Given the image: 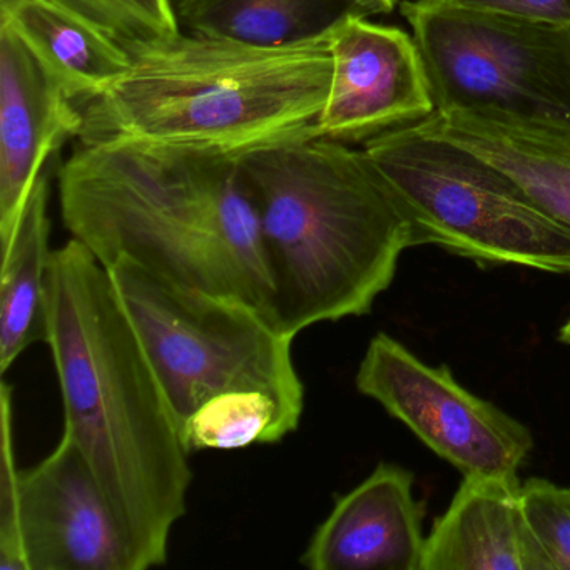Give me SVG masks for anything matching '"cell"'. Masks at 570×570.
<instances>
[{
    "instance_id": "6da1fadb",
    "label": "cell",
    "mask_w": 570,
    "mask_h": 570,
    "mask_svg": "<svg viewBox=\"0 0 570 570\" xmlns=\"http://www.w3.org/2000/svg\"><path fill=\"white\" fill-rule=\"evenodd\" d=\"M65 433L95 472L136 570L165 566L193 472L178 420L108 269L78 239L52 252L46 340Z\"/></svg>"
},
{
    "instance_id": "7a4b0ae2",
    "label": "cell",
    "mask_w": 570,
    "mask_h": 570,
    "mask_svg": "<svg viewBox=\"0 0 570 570\" xmlns=\"http://www.w3.org/2000/svg\"><path fill=\"white\" fill-rule=\"evenodd\" d=\"M58 179L66 229L105 268L125 256L179 285L242 299L275 322V288L242 156L76 145Z\"/></svg>"
},
{
    "instance_id": "3957f363",
    "label": "cell",
    "mask_w": 570,
    "mask_h": 570,
    "mask_svg": "<svg viewBox=\"0 0 570 570\" xmlns=\"http://www.w3.org/2000/svg\"><path fill=\"white\" fill-rule=\"evenodd\" d=\"M275 288V322L295 336L372 312L413 248L409 223L365 149L303 138L242 158Z\"/></svg>"
},
{
    "instance_id": "277c9868",
    "label": "cell",
    "mask_w": 570,
    "mask_h": 570,
    "mask_svg": "<svg viewBox=\"0 0 570 570\" xmlns=\"http://www.w3.org/2000/svg\"><path fill=\"white\" fill-rule=\"evenodd\" d=\"M81 102L78 145L139 142L246 156L309 135L328 98L326 38L259 48L178 35Z\"/></svg>"
},
{
    "instance_id": "5b68a950",
    "label": "cell",
    "mask_w": 570,
    "mask_h": 570,
    "mask_svg": "<svg viewBox=\"0 0 570 570\" xmlns=\"http://www.w3.org/2000/svg\"><path fill=\"white\" fill-rule=\"evenodd\" d=\"M412 233L485 266L570 275V229L503 169L422 125L363 145Z\"/></svg>"
},
{
    "instance_id": "8992f818",
    "label": "cell",
    "mask_w": 570,
    "mask_h": 570,
    "mask_svg": "<svg viewBox=\"0 0 570 570\" xmlns=\"http://www.w3.org/2000/svg\"><path fill=\"white\" fill-rule=\"evenodd\" d=\"M106 269L179 430L209 399L243 390L268 393L299 423L295 336L242 299L179 285L125 256Z\"/></svg>"
},
{
    "instance_id": "52a82bcc",
    "label": "cell",
    "mask_w": 570,
    "mask_h": 570,
    "mask_svg": "<svg viewBox=\"0 0 570 570\" xmlns=\"http://www.w3.org/2000/svg\"><path fill=\"white\" fill-rule=\"evenodd\" d=\"M435 112L570 125V28L449 0H402Z\"/></svg>"
},
{
    "instance_id": "ba28073f",
    "label": "cell",
    "mask_w": 570,
    "mask_h": 570,
    "mask_svg": "<svg viewBox=\"0 0 570 570\" xmlns=\"http://www.w3.org/2000/svg\"><path fill=\"white\" fill-rule=\"evenodd\" d=\"M355 385L463 476L519 480L532 452L523 423L463 389L449 366L426 365L386 333L370 340Z\"/></svg>"
},
{
    "instance_id": "9c48e42d",
    "label": "cell",
    "mask_w": 570,
    "mask_h": 570,
    "mask_svg": "<svg viewBox=\"0 0 570 570\" xmlns=\"http://www.w3.org/2000/svg\"><path fill=\"white\" fill-rule=\"evenodd\" d=\"M326 45L332 82L312 138L365 145L435 112L425 66L409 32L352 16L326 36Z\"/></svg>"
},
{
    "instance_id": "30bf717a",
    "label": "cell",
    "mask_w": 570,
    "mask_h": 570,
    "mask_svg": "<svg viewBox=\"0 0 570 570\" xmlns=\"http://www.w3.org/2000/svg\"><path fill=\"white\" fill-rule=\"evenodd\" d=\"M18 532L24 570H136L125 532L71 436L21 470Z\"/></svg>"
},
{
    "instance_id": "8fae6325",
    "label": "cell",
    "mask_w": 570,
    "mask_h": 570,
    "mask_svg": "<svg viewBox=\"0 0 570 570\" xmlns=\"http://www.w3.org/2000/svg\"><path fill=\"white\" fill-rule=\"evenodd\" d=\"M79 106L8 24H0V236L8 235L42 169L81 129Z\"/></svg>"
},
{
    "instance_id": "7c38bea8",
    "label": "cell",
    "mask_w": 570,
    "mask_h": 570,
    "mask_svg": "<svg viewBox=\"0 0 570 570\" xmlns=\"http://www.w3.org/2000/svg\"><path fill=\"white\" fill-rule=\"evenodd\" d=\"M413 473L380 463L336 499L299 562L312 570H422L425 535Z\"/></svg>"
},
{
    "instance_id": "4fadbf2b",
    "label": "cell",
    "mask_w": 570,
    "mask_h": 570,
    "mask_svg": "<svg viewBox=\"0 0 570 570\" xmlns=\"http://www.w3.org/2000/svg\"><path fill=\"white\" fill-rule=\"evenodd\" d=\"M519 480L463 476L425 537L422 570H552L523 517Z\"/></svg>"
},
{
    "instance_id": "5bb4252c",
    "label": "cell",
    "mask_w": 570,
    "mask_h": 570,
    "mask_svg": "<svg viewBox=\"0 0 570 570\" xmlns=\"http://www.w3.org/2000/svg\"><path fill=\"white\" fill-rule=\"evenodd\" d=\"M419 125L499 166L570 229V125L475 111L433 112Z\"/></svg>"
},
{
    "instance_id": "9a60e30c",
    "label": "cell",
    "mask_w": 570,
    "mask_h": 570,
    "mask_svg": "<svg viewBox=\"0 0 570 570\" xmlns=\"http://www.w3.org/2000/svg\"><path fill=\"white\" fill-rule=\"evenodd\" d=\"M55 159L32 186L18 222L0 236V370L8 372L32 345L46 340V288L52 252L49 248L48 203Z\"/></svg>"
},
{
    "instance_id": "2e32d148",
    "label": "cell",
    "mask_w": 570,
    "mask_h": 570,
    "mask_svg": "<svg viewBox=\"0 0 570 570\" xmlns=\"http://www.w3.org/2000/svg\"><path fill=\"white\" fill-rule=\"evenodd\" d=\"M0 24L14 29L76 105L95 98L131 68V55L121 45L49 0H16L0 11Z\"/></svg>"
},
{
    "instance_id": "e0dca14e",
    "label": "cell",
    "mask_w": 570,
    "mask_h": 570,
    "mask_svg": "<svg viewBox=\"0 0 570 570\" xmlns=\"http://www.w3.org/2000/svg\"><path fill=\"white\" fill-rule=\"evenodd\" d=\"M189 35L259 48L322 41L352 16L370 18L362 0H178Z\"/></svg>"
},
{
    "instance_id": "ac0fdd59",
    "label": "cell",
    "mask_w": 570,
    "mask_h": 570,
    "mask_svg": "<svg viewBox=\"0 0 570 570\" xmlns=\"http://www.w3.org/2000/svg\"><path fill=\"white\" fill-rule=\"evenodd\" d=\"M278 400L265 392H228L203 403L181 426L189 453L239 450L255 443H278L298 429Z\"/></svg>"
},
{
    "instance_id": "d6986e66",
    "label": "cell",
    "mask_w": 570,
    "mask_h": 570,
    "mask_svg": "<svg viewBox=\"0 0 570 570\" xmlns=\"http://www.w3.org/2000/svg\"><path fill=\"white\" fill-rule=\"evenodd\" d=\"M121 45L129 55L181 35L173 0H49Z\"/></svg>"
},
{
    "instance_id": "ffe728a7",
    "label": "cell",
    "mask_w": 570,
    "mask_h": 570,
    "mask_svg": "<svg viewBox=\"0 0 570 570\" xmlns=\"http://www.w3.org/2000/svg\"><path fill=\"white\" fill-rule=\"evenodd\" d=\"M523 517L552 570H570V489L546 479L520 483Z\"/></svg>"
},
{
    "instance_id": "44dd1931",
    "label": "cell",
    "mask_w": 570,
    "mask_h": 570,
    "mask_svg": "<svg viewBox=\"0 0 570 570\" xmlns=\"http://www.w3.org/2000/svg\"><path fill=\"white\" fill-rule=\"evenodd\" d=\"M12 389L2 382V463H0V570H24L18 532V495L21 470L16 465Z\"/></svg>"
},
{
    "instance_id": "7402d4cb",
    "label": "cell",
    "mask_w": 570,
    "mask_h": 570,
    "mask_svg": "<svg viewBox=\"0 0 570 570\" xmlns=\"http://www.w3.org/2000/svg\"><path fill=\"white\" fill-rule=\"evenodd\" d=\"M449 2L570 28V0H449Z\"/></svg>"
},
{
    "instance_id": "603a6c76",
    "label": "cell",
    "mask_w": 570,
    "mask_h": 570,
    "mask_svg": "<svg viewBox=\"0 0 570 570\" xmlns=\"http://www.w3.org/2000/svg\"><path fill=\"white\" fill-rule=\"evenodd\" d=\"M370 14H389L402 0H362Z\"/></svg>"
},
{
    "instance_id": "cb8c5ba5",
    "label": "cell",
    "mask_w": 570,
    "mask_h": 570,
    "mask_svg": "<svg viewBox=\"0 0 570 570\" xmlns=\"http://www.w3.org/2000/svg\"><path fill=\"white\" fill-rule=\"evenodd\" d=\"M557 338H559L560 342L566 343V345H570V318L563 323L562 328L559 330Z\"/></svg>"
},
{
    "instance_id": "d4e9b609",
    "label": "cell",
    "mask_w": 570,
    "mask_h": 570,
    "mask_svg": "<svg viewBox=\"0 0 570 570\" xmlns=\"http://www.w3.org/2000/svg\"><path fill=\"white\" fill-rule=\"evenodd\" d=\"M14 2L16 0H0V11H2V9L11 8Z\"/></svg>"
}]
</instances>
